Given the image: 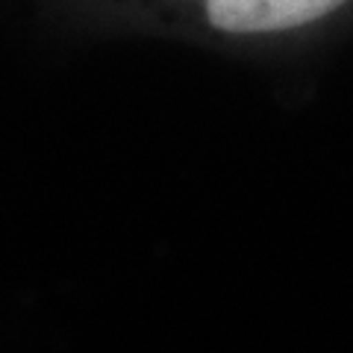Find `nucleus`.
<instances>
[{
    "label": "nucleus",
    "mask_w": 353,
    "mask_h": 353,
    "mask_svg": "<svg viewBox=\"0 0 353 353\" xmlns=\"http://www.w3.org/2000/svg\"><path fill=\"white\" fill-rule=\"evenodd\" d=\"M347 0H206L212 27L236 36L280 32L336 12Z\"/></svg>",
    "instance_id": "f257e3e1"
}]
</instances>
